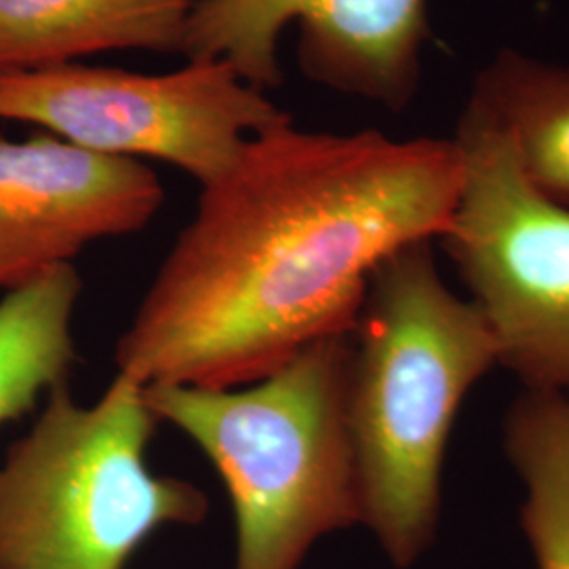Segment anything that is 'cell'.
I'll list each match as a JSON object with an SVG mask.
<instances>
[{"label":"cell","mask_w":569,"mask_h":569,"mask_svg":"<svg viewBox=\"0 0 569 569\" xmlns=\"http://www.w3.org/2000/svg\"><path fill=\"white\" fill-rule=\"evenodd\" d=\"M462 180L453 138L306 131L293 119L249 138L201 186L117 342V371L143 387H244L350 333L371 272L443 239Z\"/></svg>","instance_id":"1"},{"label":"cell","mask_w":569,"mask_h":569,"mask_svg":"<svg viewBox=\"0 0 569 569\" xmlns=\"http://www.w3.org/2000/svg\"><path fill=\"white\" fill-rule=\"evenodd\" d=\"M432 244H407L371 272L350 331L346 416L361 526L399 569L437 538L458 411L498 366L483 312L449 289Z\"/></svg>","instance_id":"2"},{"label":"cell","mask_w":569,"mask_h":569,"mask_svg":"<svg viewBox=\"0 0 569 569\" xmlns=\"http://www.w3.org/2000/svg\"><path fill=\"white\" fill-rule=\"evenodd\" d=\"M348 366L350 333L306 346L244 387H143L159 422L183 432L222 479L234 569H300L321 538L361 526Z\"/></svg>","instance_id":"3"},{"label":"cell","mask_w":569,"mask_h":569,"mask_svg":"<svg viewBox=\"0 0 569 569\" xmlns=\"http://www.w3.org/2000/svg\"><path fill=\"white\" fill-rule=\"evenodd\" d=\"M157 425L127 373L87 406L49 390L0 462V569H127L159 529L199 526L203 489L148 467Z\"/></svg>","instance_id":"4"},{"label":"cell","mask_w":569,"mask_h":569,"mask_svg":"<svg viewBox=\"0 0 569 569\" xmlns=\"http://www.w3.org/2000/svg\"><path fill=\"white\" fill-rule=\"evenodd\" d=\"M448 251L523 390L569 401V207L533 188L507 136L465 108Z\"/></svg>","instance_id":"5"},{"label":"cell","mask_w":569,"mask_h":569,"mask_svg":"<svg viewBox=\"0 0 569 569\" xmlns=\"http://www.w3.org/2000/svg\"><path fill=\"white\" fill-rule=\"evenodd\" d=\"M0 119L30 122L82 150L173 164L207 186L244 142L293 117L224 60H190L169 74L79 61L0 74Z\"/></svg>","instance_id":"6"},{"label":"cell","mask_w":569,"mask_h":569,"mask_svg":"<svg viewBox=\"0 0 569 569\" xmlns=\"http://www.w3.org/2000/svg\"><path fill=\"white\" fill-rule=\"evenodd\" d=\"M298 23L308 81L392 112L416 100L427 47V0H201L182 56L224 60L258 89L284 81L279 41Z\"/></svg>","instance_id":"7"},{"label":"cell","mask_w":569,"mask_h":569,"mask_svg":"<svg viewBox=\"0 0 569 569\" xmlns=\"http://www.w3.org/2000/svg\"><path fill=\"white\" fill-rule=\"evenodd\" d=\"M163 203V183L142 161L49 133L0 136V298L74 264L93 243L140 232Z\"/></svg>","instance_id":"8"},{"label":"cell","mask_w":569,"mask_h":569,"mask_svg":"<svg viewBox=\"0 0 569 569\" xmlns=\"http://www.w3.org/2000/svg\"><path fill=\"white\" fill-rule=\"evenodd\" d=\"M201 0H0V74L110 53L182 56Z\"/></svg>","instance_id":"9"},{"label":"cell","mask_w":569,"mask_h":569,"mask_svg":"<svg viewBox=\"0 0 569 569\" xmlns=\"http://www.w3.org/2000/svg\"><path fill=\"white\" fill-rule=\"evenodd\" d=\"M467 110L507 136L533 188L569 207V63L500 49L475 77Z\"/></svg>","instance_id":"10"},{"label":"cell","mask_w":569,"mask_h":569,"mask_svg":"<svg viewBox=\"0 0 569 569\" xmlns=\"http://www.w3.org/2000/svg\"><path fill=\"white\" fill-rule=\"evenodd\" d=\"M81 291L79 270L66 264L0 298V427L68 385L79 361L72 321Z\"/></svg>","instance_id":"11"},{"label":"cell","mask_w":569,"mask_h":569,"mask_svg":"<svg viewBox=\"0 0 569 569\" xmlns=\"http://www.w3.org/2000/svg\"><path fill=\"white\" fill-rule=\"evenodd\" d=\"M507 458L523 483L521 531L536 569H569V401L529 392L505 422Z\"/></svg>","instance_id":"12"}]
</instances>
